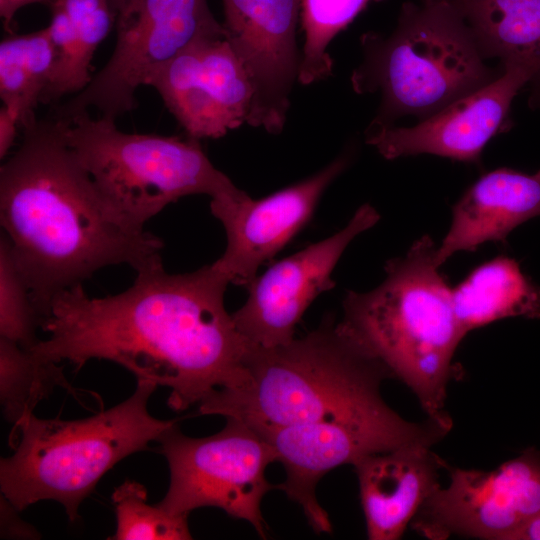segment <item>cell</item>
I'll use <instances>...</instances> for the list:
<instances>
[{
    "label": "cell",
    "mask_w": 540,
    "mask_h": 540,
    "mask_svg": "<svg viewBox=\"0 0 540 540\" xmlns=\"http://www.w3.org/2000/svg\"><path fill=\"white\" fill-rule=\"evenodd\" d=\"M512 540H540V512L529 519L515 533Z\"/></svg>",
    "instance_id": "30"
},
{
    "label": "cell",
    "mask_w": 540,
    "mask_h": 540,
    "mask_svg": "<svg viewBox=\"0 0 540 540\" xmlns=\"http://www.w3.org/2000/svg\"><path fill=\"white\" fill-rule=\"evenodd\" d=\"M540 216V169L527 174L499 168L481 176L456 202L451 226L437 247L438 266L460 251L505 241L527 220Z\"/></svg>",
    "instance_id": "18"
},
{
    "label": "cell",
    "mask_w": 540,
    "mask_h": 540,
    "mask_svg": "<svg viewBox=\"0 0 540 540\" xmlns=\"http://www.w3.org/2000/svg\"><path fill=\"white\" fill-rule=\"evenodd\" d=\"M341 155L311 177L261 199L246 192L211 199V214L226 233V248L213 266L230 283L247 286L312 218L327 187L346 169Z\"/></svg>",
    "instance_id": "14"
},
{
    "label": "cell",
    "mask_w": 540,
    "mask_h": 540,
    "mask_svg": "<svg viewBox=\"0 0 540 540\" xmlns=\"http://www.w3.org/2000/svg\"><path fill=\"white\" fill-rule=\"evenodd\" d=\"M116 516L111 540H187L192 539L188 516L174 515L158 504L147 502V490L139 482L126 480L111 496Z\"/></svg>",
    "instance_id": "24"
},
{
    "label": "cell",
    "mask_w": 540,
    "mask_h": 540,
    "mask_svg": "<svg viewBox=\"0 0 540 540\" xmlns=\"http://www.w3.org/2000/svg\"><path fill=\"white\" fill-rule=\"evenodd\" d=\"M361 45L364 58L352 73V87L358 94H381L367 135L405 115L427 118L503 72L485 65L452 0L406 2L389 36L368 32Z\"/></svg>",
    "instance_id": "6"
},
{
    "label": "cell",
    "mask_w": 540,
    "mask_h": 540,
    "mask_svg": "<svg viewBox=\"0 0 540 540\" xmlns=\"http://www.w3.org/2000/svg\"><path fill=\"white\" fill-rule=\"evenodd\" d=\"M65 137L109 206L139 231L183 197L243 192L212 164L198 139L124 132L115 120L94 119L88 111L67 123Z\"/></svg>",
    "instance_id": "7"
},
{
    "label": "cell",
    "mask_w": 540,
    "mask_h": 540,
    "mask_svg": "<svg viewBox=\"0 0 540 540\" xmlns=\"http://www.w3.org/2000/svg\"><path fill=\"white\" fill-rule=\"evenodd\" d=\"M116 41L106 64L78 94L50 111L67 122L95 108L115 120L135 109V93L195 41L226 36L207 0H110Z\"/></svg>",
    "instance_id": "8"
},
{
    "label": "cell",
    "mask_w": 540,
    "mask_h": 540,
    "mask_svg": "<svg viewBox=\"0 0 540 540\" xmlns=\"http://www.w3.org/2000/svg\"><path fill=\"white\" fill-rule=\"evenodd\" d=\"M452 427L426 417L408 421L398 413L384 418L326 419L276 428L254 429L277 454L285 479L275 486L299 504L314 532L332 525L316 495L317 484L332 469L378 452L409 445L433 447Z\"/></svg>",
    "instance_id": "10"
},
{
    "label": "cell",
    "mask_w": 540,
    "mask_h": 540,
    "mask_svg": "<svg viewBox=\"0 0 540 540\" xmlns=\"http://www.w3.org/2000/svg\"><path fill=\"white\" fill-rule=\"evenodd\" d=\"M136 273L114 295L90 297L83 284L58 294L41 323L46 338L29 350L77 368L115 362L136 380L167 387L174 411L238 382L250 343L225 308L228 279L213 264L171 274L162 259Z\"/></svg>",
    "instance_id": "1"
},
{
    "label": "cell",
    "mask_w": 540,
    "mask_h": 540,
    "mask_svg": "<svg viewBox=\"0 0 540 540\" xmlns=\"http://www.w3.org/2000/svg\"><path fill=\"white\" fill-rule=\"evenodd\" d=\"M378 1L381 0H301L300 21L305 43L299 82L308 85L332 75L333 61L327 53L329 43L369 3Z\"/></svg>",
    "instance_id": "23"
},
{
    "label": "cell",
    "mask_w": 540,
    "mask_h": 540,
    "mask_svg": "<svg viewBox=\"0 0 540 540\" xmlns=\"http://www.w3.org/2000/svg\"><path fill=\"white\" fill-rule=\"evenodd\" d=\"M388 378L386 366L327 315L286 344H249L240 380L201 401L198 413L238 418L253 429L390 417L397 412L381 395Z\"/></svg>",
    "instance_id": "3"
},
{
    "label": "cell",
    "mask_w": 540,
    "mask_h": 540,
    "mask_svg": "<svg viewBox=\"0 0 540 540\" xmlns=\"http://www.w3.org/2000/svg\"><path fill=\"white\" fill-rule=\"evenodd\" d=\"M55 67V51L48 27L16 35L0 43V97L13 110L22 129L37 118L34 110L41 103Z\"/></svg>",
    "instance_id": "21"
},
{
    "label": "cell",
    "mask_w": 540,
    "mask_h": 540,
    "mask_svg": "<svg viewBox=\"0 0 540 540\" xmlns=\"http://www.w3.org/2000/svg\"><path fill=\"white\" fill-rule=\"evenodd\" d=\"M436 250L424 235L386 263L379 286L348 291L340 323L411 390L426 417L452 426L445 404L448 385L459 376L453 359L465 335Z\"/></svg>",
    "instance_id": "4"
},
{
    "label": "cell",
    "mask_w": 540,
    "mask_h": 540,
    "mask_svg": "<svg viewBox=\"0 0 540 540\" xmlns=\"http://www.w3.org/2000/svg\"><path fill=\"white\" fill-rule=\"evenodd\" d=\"M449 484L422 504L410 526L430 540H512L540 512V452L527 448L490 471L448 466Z\"/></svg>",
    "instance_id": "11"
},
{
    "label": "cell",
    "mask_w": 540,
    "mask_h": 540,
    "mask_svg": "<svg viewBox=\"0 0 540 540\" xmlns=\"http://www.w3.org/2000/svg\"><path fill=\"white\" fill-rule=\"evenodd\" d=\"M19 120L17 114L3 105L0 109V157L3 159L12 147Z\"/></svg>",
    "instance_id": "28"
},
{
    "label": "cell",
    "mask_w": 540,
    "mask_h": 540,
    "mask_svg": "<svg viewBox=\"0 0 540 540\" xmlns=\"http://www.w3.org/2000/svg\"><path fill=\"white\" fill-rule=\"evenodd\" d=\"M226 38L253 87L247 124L280 133L301 57L296 43L301 0H222Z\"/></svg>",
    "instance_id": "15"
},
{
    "label": "cell",
    "mask_w": 540,
    "mask_h": 540,
    "mask_svg": "<svg viewBox=\"0 0 540 540\" xmlns=\"http://www.w3.org/2000/svg\"><path fill=\"white\" fill-rule=\"evenodd\" d=\"M71 17L84 61L90 66L99 44L115 22L110 0H60Z\"/></svg>",
    "instance_id": "26"
},
{
    "label": "cell",
    "mask_w": 540,
    "mask_h": 540,
    "mask_svg": "<svg viewBox=\"0 0 540 540\" xmlns=\"http://www.w3.org/2000/svg\"><path fill=\"white\" fill-rule=\"evenodd\" d=\"M188 137L220 138L247 122L253 87L226 36L199 39L150 80Z\"/></svg>",
    "instance_id": "13"
},
{
    "label": "cell",
    "mask_w": 540,
    "mask_h": 540,
    "mask_svg": "<svg viewBox=\"0 0 540 540\" xmlns=\"http://www.w3.org/2000/svg\"><path fill=\"white\" fill-rule=\"evenodd\" d=\"M56 388L74 391L59 363L0 337V400L8 423L15 426L32 415Z\"/></svg>",
    "instance_id": "22"
},
{
    "label": "cell",
    "mask_w": 540,
    "mask_h": 540,
    "mask_svg": "<svg viewBox=\"0 0 540 540\" xmlns=\"http://www.w3.org/2000/svg\"><path fill=\"white\" fill-rule=\"evenodd\" d=\"M380 219L370 204L360 206L347 225L319 242L272 264L247 286L248 297L232 318L252 345L274 347L295 338V328L311 303L334 288L332 273L356 236Z\"/></svg>",
    "instance_id": "12"
},
{
    "label": "cell",
    "mask_w": 540,
    "mask_h": 540,
    "mask_svg": "<svg viewBox=\"0 0 540 540\" xmlns=\"http://www.w3.org/2000/svg\"><path fill=\"white\" fill-rule=\"evenodd\" d=\"M41 316L34 304L30 288L12 253L7 236L0 239V337L25 349L39 342Z\"/></svg>",
    "instance_id": "25"
},
{
    "label": "cell",
    "mask_w": 540,
    "mask_h": 540,
    "mask_svg": "<svg viewBox=\"0 0 540 540\" xmlns=\"http://www.w3.org/2000/svg\"><path fill=\"white\" fill-rule=\"evenodd\" d=\"M17 510L1 495V536L13 538H39L38 532L23 521Z\"/></svg>",
    "instance_id": "27"
},
{
    "label": "cell",
    "mask_w": 540,
    "mask_h": 540,
    "mask_svg": "<svg viewBox=\"0 0 540 540\" xmlns=\"http://www.w3.org/2000/svg\"><path fill=\"white\" fill-rule=\"evenodd\" d=\"M459 326L470 331L508 317L540 318V286L509 257L499 256L474 269L452 288Z\"/></svg>",
    "instance_id": "20"
},
{
    "label": "cell",
    "mask_w": 540,
    "mask_h": 540,
    "mask_svg": "<svg viewBox=\"0 0 540 540\" xmlns=\"http://www.w3.org/2000/svg\"><path fill=\"white\" fill-rule=\"evenodd\" d=\"M55 0H0V16L8 34H14L13 22L16 12L27 5L43 4L50 6Z\"/></svg>",
    "instance_id": "29"
},
{
    "label": "cell",
    "mask_w": 540,
    "mask_h": 540,
    "mask_svg": "<svg viewBox=\"0 0 540 540\" xmlns=\"http://www.w3.org/2000/svg\"><path fill=\"white\" fill-rule=\"evenodd\" d=\"M156 387L137 380L126 400L83 419H23L10 434L13 453L0 460L1 495L20 512L54 500L76 521L83 500L115 464L178 426L149 413Z\"/></svg>",
    "instance_id": "5"
},
{
    "label": "cell",
    "mask_w": 540,
    "mask_h": 540,
    "mask_svg": "<svg viewBox=\"0 0 540 540\" xmlns=\"http://www.w3.org/2000/svg\"><path fill=\"white\" fill-rule=\"evenodd\" d=\"M49 113L23 128L0 167V220L41 316L61 292L97 271H135L162 259L163 242L126 224L109 206Z\"/></svg>",
    "instance_id": "2"
},
{
    "label": "cell",
    "mask_w": 540,
    "mask_h": 540,
    "mask_svg": "<svg viewBox=\"0 0 540 540\" xmlns=\"http://www.w3.org/2000/svg\"><path fill=\"white\" fill-rule=\"evenodd\" d=\"M484 59L531 75L529 105L540 108V0H452Z\"/></svg>",
    "instance_id": "19"
},
{
    "label": "cell",
    "mask_w": 540,
    "mask_h": 540,
    "mask_svg": "<svg viewBox=\"0 0 540 540\" xmlns=\"http://www.w3.org/2000/svg\"><path fill=\"white\" fill-rule=\"evenodd\" d=\"M491 83L467 94L412 127L390 126L367 135L385 159L433 154L480 163L486 144L510 127L509 112L518 91L531 80L523 68L502 66Z\"/></svg>",
    "instance_id": "16"
},
{
    "label": "cell",
    "mask_w": 540,
    "mask_h": 540,
    "mask_svg": "<svg viewBox=\"0 0 540 540\" xmlns=\"http://www.w3.org/2000/svg\"><path fill=\"white\" fill-rule=\"evenodd\" d=\"M170 470V484L158 505L174 515L216 507L249 522L266 538L261 512L264 496L275 486L265 476L277 461L275 449L244 421L228 417L218 433L192 438L178 426L160 440Z\"/></svg>",
    "instance_id": "9"
},
{
    "label": "cell",
    "mask_w": 540,
    "mask_h": 540,
    "mask_svg": "<svg viewBox=\"0 0 540 540\" xmlns=\"http://www.w3.org/2000/svg\"><path fill=\"white\" fill-rule=\"evenodd\" d=\"M358 479L367 537L398 540L441 485L448 464L432 447L409 445L369 454L353 464Z\"/></svg>",
    "instance_id": "17"
}]
</instances>
